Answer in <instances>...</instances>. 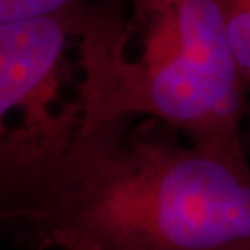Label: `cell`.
I'll return each mask as SVG.
<instances>
[{
    "label": "cell",
    "instance_id": "cell-1",
    "mask_svg": "<svg viewBox=\"0 0 250 250\" xmlns=\"http://www.w3.org/2000/svg\"><path fill=\"white\" fill-rule=\"evenodd\" d=\"M137 121L83 122L51 179L2 209L8 231L38 250H250L244 145Z\"/></svg>",
    "mask_w": 250,
    "mask_h": 250
},
{
    "label": "cell",
    "instance_id": "cell-2",
    "mask_svg": "<svg viewBox=\"0 0 250 250\" xmlns=\"http://www.w3.org/2000/svg\"><path fill=\"white\" fill-rule=\"evenodd\" d=\"M75 10L83 122L153 119L192 142L242 143L250 94L221 0Z\"/></svg>",
    "mask_w": 250,
    "mask_h": 250
},
{
    "label": "cell",
    "instance_id": "cell-3",
    "mask_svg": "<svg viewBox=\"0 0 250 250\" xmlns=\"http://www.w3.org/2000/svg\"><path fill=\"white\" fill-rule=\"evenodd\" d=\"M75 10L0 23L2 209L38 192L67 158L84 121L67 59Z\"/></svg>",
    "mask_w": 250,
    "mask_h": 250
},
{
    "label": "cell",
    "instance_id": "cell-4",
    "mask_svg": "<svg viewBox=\"0 0 250 250\" xmlns=\"http://www.w3.org/2000/svg\"><path fill=\"white\" fill-rule=\"evenodd\" d=\"M221 3L234 59L250 94V0H221Z\"/></svg>",
    "mask_w": 250,
    "mask_h": 250
},
{
    "label": "cell",
    "instance_id": "cell-5",
    "mask_svg": "<svg viewBox=\"0 0 250 250\" xmlns=\"http://www.w3.org/2000/svg\"><path fill=\"white\" fill-rule=\"evenodd\" d=\"M77 7L80 0H0V23L51 17Z\"/></svg>",
    "mask_w": 250,
    "mask_h": 250
},
{
    "label": "cell",
    "instance_id": "cell-6",
    "mask_svg": "<svg viewBox=\"0 0 250 250\" xmlns=\"http://www.w3.org/2000/svg\"><path fill=\"white\" fill-rule=\"evenodd\" d=\"M247 121L250 122V104H249V111H247Z\"/></svg>",
    "mask_w": 250,
    "mask_h": 250
}]
</instances>
